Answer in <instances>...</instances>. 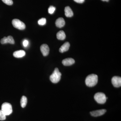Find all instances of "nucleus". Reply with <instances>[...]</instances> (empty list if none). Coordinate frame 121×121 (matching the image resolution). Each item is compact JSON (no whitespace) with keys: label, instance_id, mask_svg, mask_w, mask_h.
Masks as SVG:
<instances>
[{"label":"nucleus","instance_id":"obj_1","mask_svg":"<svg viewBox=\"0 0 121 121\" xmlns=\"http://www.w3.org/2000/svg\"><path fill=\"white\" fill-rule=\"evenodd\" d=\"M98 82V76L95 74L89 75L86 78L85 80L86 84L89 87L95 86L97 83Z\"/></svg>","mask_w":121,"mask_h":121},{"label":"nucleus","instance_id":"obj_2","mask_svg":"<svg viewBox=\"0 0 121 121\" xmlns=\"http://www.w3.org/2000/svg\"><path fill=\"white\" fill-rule=\"evenodd\" d=\"M61 75L62 74L59 71V69L56 68L55 69L52 74L50 76V80L53 83H57L60 81Z\"/></svg>","mask_w":121,"mask_h":121},{"label":"nucleus","instance_id":"obj_3","mask_svg":"<svg viewBox=\"0 0 121 121\" xmlns=\"http://www.w3.org/2000/svg\"><path fill=\"white\" fill-rule=\"evenodd\" d=\"M1 110L6 116L9 115L13 112L12 105L8 103L5 102L1 106Z\"/></svg>","mask_w":121,"mask_h":121},{"label":"nucleus","instance_id":"obj_4","mask_svg":"<svg viewBox=\"0 0 121 121\" xmlns=\"http://www.w3.org/2000/svg\"><path fill=\"white\" fill-rule=\"evenodd\" d=\"M94 99L98 103L104 104L106 102L107 98L105 94L102 93H96L94 95Z\"/></svg>","mask_w":121,"mask_h":121},{"label":"nucleus","instance_id":"obj_5","mask_svg":"<svg viewBox=\"0 0 121 121\" xmlns=\"http://www.w3.org/2000/svg\"><path fill=\"white\" fill-rule=\"evenodd\" d=\"M12 23L14 27L19 30H24L26 28L25 24L18 19H14L13 20Z\"/></svg>","mask_w":121,"mask_h":121},{"label":"nucleus","instance_id":"obj_6","mask_svg":"<svg viewBox=\"0 0 121 121\" xmlns=\"http://www.w3.org/2000/svg\"><path fill=\"white\" fill-rule=\"evenodd\" d=\"M112 84L115 87H119L121 86V78L119 76H115L111 80Z\"/></svg>","mask_w":121,"mask_h":121},{"label":"nucleus","instance_id":"obj_7","mask_svg":"<svg viewBox=\"0 0 121 121\" xmlns=\"http://www.w3.org/2000/svg\"><path fill=\"white\" fill-rule=\"evenodd\" d=\"M0 43L2 44L7 43L14 44H15V41L12 36H9L7 37H4L1 39L0 40Z\"/></svg>","mask_w":121,"mask_h":121},{"label":"nucleus","instance_id":"obj_8","mask_svg":"<svg viewBox=\"0 0 121 121\" xmlns=\"http://www.w3.org/2000/svg\"><path fill=\"white\" fill-rule=\"evenodd\" d=\"M40 49V51L44 56H47L49 54L50 48L47 44H43L41 45Z\"/></svg>","mask_w":121,"mask_h":121},{"label":"nucleus","instance_id":"obj_9","mask_svg":"<svg viewBox=\"0 0 121 121\" xmlns=\"http://www.w3.org/2000/svg\"><path fill=\"white\" fill-rule=\"evenodd\" d=\"M106 112L105 109L99 110L94 111L90 112L91 115L94 117H98L103 115Z\"/></svg>","mask_w":121,"mask_h":121},{"label":"nucleus","instance_id":"obj_10","mask_svg":"<svg viewBox=\"0 0 121 121\" xmlns=\"http://www.w3.org/2000/svg\"><path fill=\"white\" fill-rule=\"evenodd\" d=\"M75 60L71 58L65 59L62 60V63L65 66H69L73 65L75 63Z\"/></svg>","mask_w":121,"mask_h":121},{"label":"nucleus","instance_id":"obj_11","mask_svg":"<svg viewBox=\"0 0 121 121\" xmlns=\"http://www.w3.org/2000/svg\"><path fill=\"white\" fill-rule=\"evenodd\" d=\"M26 55V52L24 50H21L16 51L13 53V56L17 58H21L23 57Z\"/></svg>","mask_w":121,"mask_h":121},{"label":"nucleus","instance_id":"obj_12","mask_svg":"<svg viewBox=\"0 0 121 121\" xmlns=\"http://www.w3.org/2000/svg\"><path fill=\"white\" fill-rule=\"evenodd\" d=\"M65 24V20L62 17H59L56 20L55 24L56 27L62 28L64 26Z\"/></svg>","mask_w":121,"mask_h":121},{"label":"nucleus","instance_id":"obj_13","mask_svg":"<svg viewBox=\"0 0 121 121\" xmlns=\"http://www.w3.org/2000/svg\"><path fill=\"white\" fill-rule=\"evenodd\" d=\"M70 46V44L69 42H66L60 48V52L63 53L69 50Z\"/></svg>","mask_w":121,"mask_h":121},{"label":"nucleus","instance_id":"obj_14","mask_svg":"<svg viewBox=\"0 0 121 121\" xmlns=\"http://www.w3.org/2000/svg\"><path fill=\"white\" fill-rule=\"evenodd\" d=\"M65 15L67 17H71L73 15V13L71 8L69 6L65 7Z\"/></svg>","mask_w":121,"mask_h":121},{"label":"nucleus","instance_id":"obj_15","mask_svg":"<svg viewBox=\"0 0 121 121\" xmlns=\"http://www.w3.org/2000/svg\"><path fill=\"white\" fill-rule=\"evenodd\" d=\"M66 36L65 33L62 30L59 31L56 34L57 39L60 40H63L66 38Z\"/></svg>","mask_w":121,"mask_h":121},{"label":"nucleus","instance_id":"obj_16","mask_svg":"<svg viewBox=\"0 0 121 121\" xmlns=\"http://www.w3.org/2000/svg\"><path fill=\"white\" fill-rule=\"evenodd\" d=\"M27 102V99L26 97L23 96L21 99V105L22 108H24L26 107Z\"/></svg>","mask_w":121,"mask_h":121},{"label":"nucleus","instance_id":"obj_17","mask_svg":"<svg viewBox=\"0 0 121 121\" xmlns=\"http://www.w3.org/2000/svg\"><path fill=\"white\" fill-rule=\"evenodd\" d=\"M46 19L45 18H42L38 21V24L40 25H44L46 23Z\"/></svg>","mask_w":121,"mask_h":121},{"label":"nucleus","instance_id":"obj_18","mask_svg":"<svg viewBox=\"0 0 121 121\" xmlns=\"http://www.w3.org/2000/svg\"><path fill=\"white\" fill-rule=\"evenodd\" d=\"M6 115L2 112V110H0V120L4 121L6 119Z\"/></svg>","mask_w":121,"mask_h":121},{"label":"nucleus","instance_id":"obj_19","mask_svg":"<svg viewBox=\"0 0 121 121\" xmlns=\"http://www.w3.org/2000/svg\"><path fill=\"white\" fill-rule=\"evenodd\" d=\"M56 10V8L53 6H51L48 9V13L51 14H53Z\"/></svg>","mask_w":121,"mask_h":121},{"label":"nucleus","instance_id":"obj_20","mask_svg":"<svg viewBox=\"0 0 121 121\" xmlns=\"http://www.w3.org/2000/svg\"><path fill=\"white\" fill-rule=\"evenodd\" d=\"M4 3L8 5H11L13 4V1L12 0H2Z\"/></svg>","mask_w":121,"mask_h":121},{"label":"nucleus","instance_id":"obj_21","mask_svg":"<svg viewBox=\"0 0 121 121\" xmlns=\"http://www.w3.org/2000/svg\"><path fill=\"white\" fill-rule=\"evenodd\" d=\"M29 41L27 40H24L23 41V45L25 47H27L29 44Z\"/></svg>","mask_w":121,"mask_h":121},{"label":"nucleus","instance_id":"obj_22","mask_svg":"<svg viewBox=\"0 0 121 121\" xmlns=\"http://www.w3.org/2000/svg\"><path fill=\"white\" fill-rule=\"evenodd\" d=\"M74 0L77 3L82 4L84 2L85 0Z\"/></svg>","mask_w":121,"mask_h":121},{"label":"nucleus","instance_id":"obj_23","mask_svg":"<svg viewBox=\"0 0 121 121\" xmlns=\"http://www.w3.org/2000/svg\"><path fill=\"white\" fill-rule=\"evenodd\" d=\"M102 1H107V2H108V1H109V0H102Z\"/></svg>","mask_w":121,"mask_h":121}]
</instances>
